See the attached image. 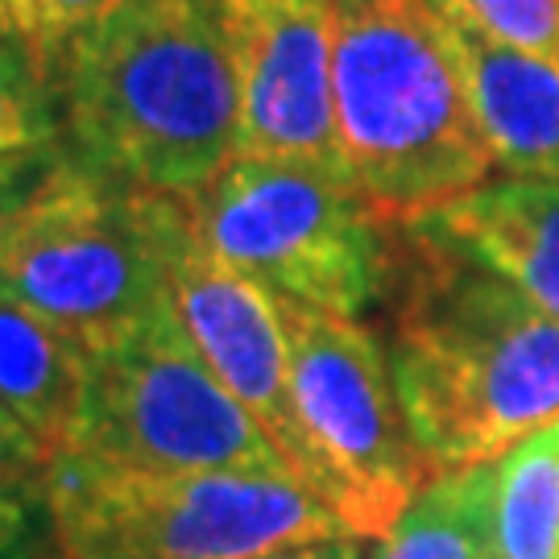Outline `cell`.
<instances>
[{"instance_id":"obj_25","label":"cell","mask_w":559,"mask_h":559,"mask_svg":"<svg viewBox=\"0 0 559 559\" xmlns=\"http://www.w3.org/2000/svg\"><path fill=\"white\" fill-rule=\"evenodd\" d=\"M4 34H13V25H9V17H4V9H0V38H4ZM13 38H17V34H13Z\"/></svg>"},{"instance_id":"obj_13","label":"cell","mask_w":559,"mask_h":559,"mask_svg":"<svg viewBox=\"0 0 559 559\" xmlns=\"http://www.w3.org/2000/svg\"><path fill=\"white\" fill-rule=\"evenodd\" d=\"M87 348L38 311L0 295V406L59 456L80 406Z\"/></svg>"},{"instance_id":"obj_16","label":"cell","mask_w":559,"mask_h":559,"mask_svg":"<svg viewBox=\"0 0 559 559\" xmlns=\"http://www.w3.org/2000/svg\"><path fill=\"white\" fill-rule=\"evenodd\" d=\"M50 141H62L50 67L34 41L4 34L0 38V154H17Z\"/></svg>"},{"instance_id":"obj_26","label":"cell","mask_w":559,"mask_h":559,"mask_svg":"<svg viewBox=\"0 0 559 559\" xmlns=\"http://www.w3.org/2000/svg\"><path fill=\"white\" fill-rule=\"evenodd\" d=\"M485 559H501V556H498V551H489V556H485Z\"/></svg>"},{"instance_id":"obj_4","label":"cell","mask_w":559,"mask_h":559,"mask_svg":"<svg viewBox=\"0 0 559 559\" xmlns=\"http://www.w3.org/2000/svg\"><path fill=\"white\" fill-rule=\"evenodd\" d=\"M187 203L203 245L278 299L360 320L394 290L399 224L344 166L237 154Z\"/></svg>"},{"instance_id":"obj_19","label":"cell","mask_w":559,"mask_h":559,"mask_svg":"<svg viewBox=\"0 0 559 559\" xmlns=\"http://www.w3.org/2000/svg\"><path fill=\"white\" fill-rule=\"evenodd\" d=\"M62 154H67V141L17 150V154H0V245L13 233V224L21 221V212L34 203L41 182L55 175Z\"/></svg>"},{"instance_id":"obj_9","label":"cell","mask_w":559,"mask_h":559,"mask_svg":"<svg viewBox=\"0 0 559 559\" xmlns=\"http://www.w3.org/2000/svg\"><path fill=\"white\" fill-rule=\"evenodd\" d=\"M240 87V154L340 166L336 0H221Z\"/></svg>"},{"instance_id":"obj_12","label":"cell","mask_w":559,"mask_h":559,"mask_svg":"<svg viewBox=\"0 0 559 559\" xmlns=\"http://www.w3.org/2000/svg\"><path fill=\"white\" fill-rule=\"evenodd\" d=\"M427 221L559 320V182L489 179Z\"/></svg>"},{"instance_id":"obj_14","label":"cell","mask_w":559,"mask_h":559,"mask_svg":"<svg viewBox=\"0 0 559 559\" xmlns=\"http://www.w3.org/2000/svg\"><path fill=\"white\" fill-rule=\"evenodd\" d=\"M498 468L477 464L460 473H440L406 506L394 531L378 539L373 559H485L498 551L493 539Z\"/></svg>"},{"instance_id":"obj_1","label":"cell","mask_w":559,"mask_h":559,"mask_svg":"<svg viewBox=\"0 0 559 559\" xmlns=\"http://www.w3.org/2000/svg\"><path fill=\"white\" fill-rule=\"evenodd\" d=\"M390 373L431 473L493 464L559 423V320L436 224H399Z\"/></svg>"},{"instance_id":"obj_22","label":"cell","mask_w":559,"mask_h":559,"mask_svg":"<svg viewBox=\"0 0 559 559\" xmlns=\"http://www.w3.org/2000/svg\"><path fill=\"white\" fill-rule=\"evenodd\" d=\"M253 559H360V539L357 535H328V539H307V543H290V547H274L265 556Z\"/></svg>"},{"instance_id":"obj_20","label":"cell","mask_w":559,"mask_h":559,"mask_svg":"<svg viewBox=\"0 0 559 559\" xmlns=\"http://www.w3.org/2000/svg\"><path fill=\"white\" fill-rule=\"evenodd\" d=\"M117 0H38V46L41 59H50L71 34L87 29L92 21H100Z\"/></svg>"},{"instance_id":"obj_15","label":"cell","mask_w":559,"mask_h":559,"mask_svg":"<svg viewBox=\"0 0 559 559\" xmlns=\"http://www.w3.org/2000/svg\"><path fill=\"white\" fill-rule=\"evenodd\" d=\"M498 468L493 539L501 559H559V423L510 448Z\"/></svg>"},{"instance_id":"obj_11","label":"cell","mask_w":559,"mask_h":559,"mask_svg":"<svg viewBox=\"0 0 559 559\" xmlns=\"http://www.w3.org/2000/svg\"><path fill=\"white\" fill-rule=\"evenodd\" d=\"M493 166L559 182V62L493 38L456 0H436Z\"/></svg>"},{"instance_id":"obj_5","label":"cell","mask_w":559,"mask_h":559,"mask_svg":"<svg viewBox=\"0 0 559 559\" xmlns=\"http://www.w3.org/2000/svg\"><path fill=\"white\" fill-rule=\"evenodd\" d=\"M182 200L83 162L71 145L0 245V295L83 348L170 307L166 240Z\"/></svg>"},{"instance_id":"obj_8","label":"cell","mask_w":559,"mask_h":559,"mask_svg":"<svg viewBox=\"0 0 559 559\" xmlns=\"http://www.w3.org/2000/svg\"><path fill=\"white\" fill-rule=\"evenodd\" d=\"M278 299V295H274ZM290 344V399L302 485L357 539H385L436 477L402 415L390 353L360 320L278 299Z\"/></svg>"},{"instance_id":"obj_3","label":"cell","mask_w":559,"mask_h":559,"mask_svg":"<svg viewBox=\"0 0 559 559\" xmlns=\"http://www.w3.org/2000/svg\"><path fill=\"white\" fill-rule=\"evenodd\" d=\"M340 166L385 221H419L498 170L436 0H336Z\"/></svg>"},{"instance_id":"obj_6","label":"cell","mask_w":559,"mask_h":559,"mask_svg":"<svg viewBox=\"0 0 559 559\" xmlns=\"http://www.w3.org/2000/svg\"><path fill=\"white\" fill-rule=\"evenodd\" d=\"M46 501L67 559H253L344 535L295 473H141L59 452Z\"/></svg>"},{"instance_id":"obj_24","label":"cell","mask_w":559,"mask_h":559,"mask_svg":"<svg viewBox=\"0 0 559 559\" xmlns=\"http://www.w3.org/2000/svg\"><path fill=\"white\" fill-rule=\"evenodd\" d=\"M21 559H67V556H62L59 547H41V543H38V547H34L29 556H21Z\"/></svg>"},{"instance_id":"obj_10","label":"cell","mask_w":559,"mask_h":559,"mask_svg":"<svg viewBox=\"0 0 559 559\" xmlns=\"http://www.w3.org/2000/svg\"><path fill=\"white\" fill-rule=\"evenodd\" d=\"M166 270L187 336L302 480V436L290 399V344L278 299L203 245L187 200L166 240Z\"/></svg>"},{"instance_id":"obj_18","label":"cell","mask_w":559,"mask_h":559,"mask_svg":"<svg viewBox=\"0 0 559 559\" xmlns=\"http://www.w3.org/2000/svg\"><path fill=\"white\" fill-rule=\"evenodd\" d=\"M50 531L46 473L0 468V559H21Z\"/></svg>"},{"instance_id":"obj_23","label":"cell","mask_w":559,"mask_h":559,"mask_svg":"<svg viewBox=\"0 0 559 559\" xmlns=\"http://www.w3.org/2000/svg\"><path fill=\"white\" fill-rule=\"evenodd\" d=\"M0 9H4V17H9L17 38H38V0H0Z\"/></svg>"},{"instance_id":"obj_17","label":"cell","mask_w":559,"mask_h":559,"mask_svg":"<svg viewBox=\"0 0 559 559\" xmlns=\"http://www.w3.org/2000/svg\"><path fill=\"white\" fill-rule=\"evenodd\" d=\"M493 38L559 62V0H456Z\"/></svg>"},{"instance_id":"obj_7","label":"cell","mask_w":559,"mask_h":559,"mask_svg":"<svg viewBox=\"0 0 559 559\" xmlns=\"http://www.w3.org/2000/svg\"><path fill=\"white\" fill-rule=\"evenodd\" d=\"M59 452L141 473H290L265 427L212 373L175 302L87 348Z\"/></svg>"},{"instance_id":"obj_2","label":"cell","mask_w":559,"mask_h":559,"mask_svg":"<svg viewBox=\"0 0 559 559\" xmlns=\"http://www.w3.org/2000/svg\"><path fill=\"white\" fill-rule=\"evenodd\" d=\"M46 67L62 141L133 187L191 200L240 154L221 0H117Z\"/></svg>"},{"instance_id":"obj_21","label":"cell","mask_w":559,"mask_h":559,"mask_svg":"<svg viewBox=\"0 0 559 559\" xmlns=\"http://www.w3.org/2000/svg\"><path fill=\"white\" fill-rule=\"evenodd\" d=\"M55 460V448L41 443L25 423L0 406V468H25V473H46Z\"/></svg>"}]
</instances>
